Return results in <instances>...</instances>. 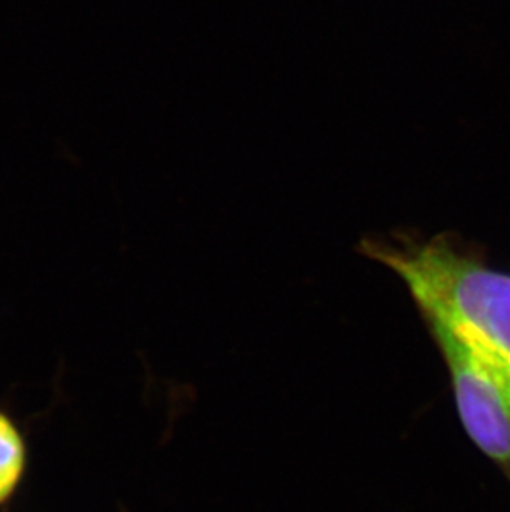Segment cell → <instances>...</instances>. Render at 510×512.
Returning a JSON list of instances; mask_svg holds the SVG:
<instances>
[{
    "instance_id": "cell-2",
    "label": "cell",
    "mask_w": 510,
    "mask_h": 512,
    "mask_svg": "<svg viewBox=\"0 0 510 512\" xmlns=\"http://www.w3.org/2000/svg\"><path fill=\"white\" fill-rule=\"evenodd\" d=\"M448 367L459 418L472 443L510 479V390L504 378L448 330L426 324Z\"/></svg>"
},
{
    "instance_id": "cell-1",
    "label": "cell",
    "mask_w": 510,
    "mask_h": 512,
    "mask_svg": "<svg viewBox=\"0 0 510 512\" xmlns=\"http://www.w3.org/2000/svg\"><path fill=\"white\" fill-rule=\"evenodd\" d=\"M366 256L405 282L426 324L453 334L510 390V274L487 266L453 237L366 241Z\"/></svg>"
},
{
    "instance_id": "cell-3",
    "label": "cell",
    "mask_w": 510,
    "mask_h": 512,
    "mask_svg": "<svg viewBox=\"0 0 510 512\" xmlns=\"http://www.w3.org/2000/svg\"><path fill=\"white\" fill-rule=\"evenodd\" d=\"M29 468L24 433L7 411L0 410V508L15 498Z\"/></svg>"
}]
</instances>
